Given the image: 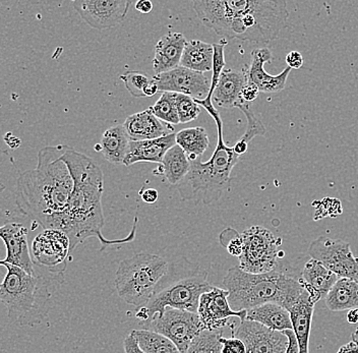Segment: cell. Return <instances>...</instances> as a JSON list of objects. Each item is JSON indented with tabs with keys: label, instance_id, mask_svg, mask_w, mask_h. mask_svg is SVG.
<instances>
[{
	"label": "cell",
	"instance_id": "obj_1",
	"mask_svg": "<svg viewBox=\"0 0 358 353\" xmlns=\"http://www.w3.org/2000/svg\"><path fill=\"white\" fill-rule=\"evenodd\" d=\"M62 160L69 167L73 180V189L69 205L60 225L71 240V252L90 238H97L102 250L109 245H124L136 238L138 217H134L133 229L127 238L122 240H106L102 228L105 219L103 215L102 194L104 192V174L99 165L89 156L66 147Z\"/></svg>",
	"mask_w": 358,
	"mask_h": 353
},
{
	"label": "cell",
	"instance_id": "obj_2",
	"mask_svg": "<svg viewBox=\"0 0 358 353\" xmlns=\"http://www.w3.org/2000/svg\"><path fill=\"white\" fill-rule=\"evenodd\" d=\"M66 147H44L37 166L17 178V208L44 229L59 230L73 193V176L62 158Z\"/></svg>",
	"mask_w": 358,
	"mask_h": 353
},
{
	"label": "cell",
	"instance_id": "obj_3",
	"mask_svg": "<svg viewBox=\"0 0 358 353\" xmlns=\"http://www.w3.org/2000/svg\"><path fill=\"white\" fill-rule=\"evenodd\" d=\"M192 6L217 35L254 43L276 39L289 17L287 4L278 0H194Z\"/></svg>",
	"mask_w": 358,
	"mask_h": 353
},
{
	"label": "cell",
	"instance_id": "obj_4",
	"mask_svg": "<svg viewBox=\"0 0 358 353\" xmlns=\"http://www.w3.org/2000/svg\"><path fill=\"white\" fill-rule=\"evenodd\" d=\"M223 285L229 291L228 301L235 312L268 303H277L289 312L308 294L301 271L286 268L280 262L276 269L264 274L246 273L239 267L231 268L224 277Z\"/></svg>",
	"mask_w": 358,
	"mask_h": 353
},
{
	"label": "cell",
	"instance_id": "obj_5",
	"mask_svg": "<svg viewBox=\"0 0 358 353\" xmlns=\"http://www.w3.org/2000/svg\"><path fill=\"white\" fill-rule=\"evenodd\" d=\"M212 97L209 94L205 99L194 101L203 107L216 122L218 129L216 148L207 162L190 161L189 173L176 185L183 201H194L196 204H213L220 200L224 193L230 191L231 172L241 158L235 153L234 147H228L224 142L222 118L215 108Z\"/></svg>",
	"mask_w": 358,
	"mask_h": 353
},
{
	"label": "cell",
	"instance_id": "obj_6",
	"mask_svg": "<svg viewBox=\"0 0 358 353\" xmlns=\"http://www.w3.org/2000/svg\"><path fill=\"white\" fill-rule=\"evenodd\" d=\"M214 286L208 280V273L187 259L169 264L166 274L155 288L153 296L145 307L138 308L136 317L140 322L151 321L165 308L198 312L201 294Z\"/></svg>",
	"mask_w": 358,
	"mask_h": 353
},
{
	"label": "cell",
	"instance_id": "obj_7",
	"mask_svg": "<svg viewBox=\"0 0 358 353\" xmlns=\"http://www.w3.org/2000/svg\"><path fill=\"white\" fill-rule=\"evenodd\" d=\"M0 266L6 269L0 283V303L6 307L11 323L21 327H34L41 323L50 297L47 279L39 273H27L2 260Z\"/></svg>",
	"mask_w": 358,
	"mask_h": 353
},
{
	"label": "cell",
	"instance_id": "obj_8",
	"mask_svg": "<svg viewBox=\"0 0 358 353\" xmlns=\"http://www.w3.org/2000/svg\"><path fill=\"white\" fill-rule=\"evenodd\" d=\"M168 266L169 263L158 254L147 252L125 259L118 266L114 281L118 296L134 307H145L166 274Z\"/></svg>",
	"mask_w": 358,
	"mask_h": 353
},
{
	"label": "cell",
	"instance_id": "obj_9",
	"mask_svg": "<svg viewBox=\"0 0 358 353\" xmlns=\"http://www.w3.org/2000/svg\"><path fill=\"white\" fill-rule=\"evenodd\" d=\"M243 254L239 266L250 274L268 273L279 265L278 247L281 240L263 226H252L241 234Z\"/></svg>",
	"mask_w": 358,
	"mask_h": 353
},
{
	"label": "cell",
	"instance_id": "obj_10",
	"mask_svg": "<svg viewBox=\"0 0 358 353\" xmlns=\"http://www.w3.org/2000/svg\"><path fill=\"white\" fill-rule=\"evenodd\" d=\"M143 330L153 331L176 344L181 353L187 352L194 337L203 332L196 312L166 308L163 314L156 315L151 321L140 322Z\"/></svg>",
	"mask_w": 358,
	"mask_h": 353
},
{
	"label": "cell",
	"instance_id": "obj_11",
	"mask_svg": "<svg viewBox=\"0 0 358 353\" xmlns=\"http://www.w3.org/2000/svg\"><path fill=\"white\" fill-rule=\"evenodd\" d=\"M30 251L37 269L46 270L50 274H62L71 252V240L60 230L43 229L34 238Z\"/></svg>",
	"mask_w": 358,
	"mask_h": 353
},
{
	"label": "cell",
	"instance_id": "obj_12",
	"mask_svg": "<svg viewBox=\"0 0 358 353\" xmlns=\"http://www.w3.org/2000/svg\"><path fill=\"white\" fill-rule=\"evenodd\" d=\"M308 254L313 260L337 275L338 278L358 281V258L353 256L350 243L347 241L322 236L312 241Z\"/></svg>",
	"mask_w": 358,
	"mask_h": 353
},
{
	"label": "cell",
	"instance_id": "obj_13",
	"mask_svg": "<svg viewBox=\"0 0 358 353\" xmlns=\"http://www.w3.org/2000/svg\"><path fill=\"white\" fill-rule=\"evenodd\" d=\"M131 4L129 0H77L73 2V8L83 21L99 31L122 24Z\"/></svg>",
	"mask_w": 358,
	"mask_h": 353
},
{
	"label": "cell",
	"instance_id": "obj_14",
	"mask_svg": "<svg viewBox=\"0 0 358 353\" xmlns=\"http://www.w3.org/2000/svg\"><path fill=\"white\" fill-rule=\"evenodd\" d=\"M229 291L225 288L213 287L210 291L201 294L199 301V318L203 329L209 331L222 330L231 318H239L245 321L248 310L235 312L228 301Z\"/></svg>",
	"mask_w": 358,
	"mask_h": 353
},
{
	"label": "cell",
	"instance_id": "obj_15",
	"mask_svg": "<svg viewBox=\"0 0 358 353\" xmlns=\"http://www.w3.org/2000/svg\"><path fill=\"white\" fill-rule=\"evenodd\" d=\"M159 91L171 92L189 96L194 100H203L209 95L211 79L203 73L190 71L179 66L178 68L155 75L153 77Z\"/></svg>",
	"mask_w": 358,
	"mask_h": 353
},
{
	"label": "cell",
	"instance_id": "obj_16",
	"mask_svg": "<svg viewBox=\"0 0 358 353\" xmlns=\"http://www.w3.org/2000/svg\"><path fill=\"white\" fill-rule=\"evenodd\" d=\"M234 336L245 343L246 353H285L288 346L283 333L246 319L241 322Z\"/></svg>",
	"mask_w": 358,
	"mask_h": 353
},
{
	"label": "cell",
	"instance_id": "obj_17",
	"mask_svg": "<svg viewBox=\"0 0 358 353\" xmlns=\"http://www.w3.org/2000/svg\"><path fill=\"white\" fill-rule=\"evenodd\" d=\"M29 229L22 223L10 222L0 226V240L6 245V257L3 262L17 266L27 273H38L34 265L29 245Z\"/></svg>",
	"mask_w": 358,
	"mask_h": 353
},
{
	"label": "cell",
	"instance_id": "obj_18",
	"mask_svg": "<svg viewBox=\"0 0 358 353\" xmlns=\"http://www.w3.org/2000/svg\"><path fill=\"white\" fill-rule=\"evenodd\" d=\"M272 58V51L270 49H255L252 52L250 68L246 71L248 82L256 85L262 93L274 94L281 92L285 88L286 82L289 77L290 68H286L276 75H270L265 71V64L271 62Z\"/></svg>",
	"mask_w": 358,
	"mask_h": 353
},
{
	"label": "cell",
	"instance_id": "obj_19",
	"mask_svg": "<svg viewBox=\"0 0 358 353\" xmlns=\"http://www.w3.org/2000/svg\"><path fill=\"white\" fill-rule=\"evenodd\" d=\"M123 127L133 141L155 140L174 133L173 127L157 118L151 107L129 115Z\"/></svg>",
	"mask_w": 358,
	"mask_h": 353
},
{
	"label": "cell",
	"instance_id": "obj_20",
	"mask_svg": "<svg viewBox=\"0 0 358 353\" xmlns=\"http://www.w3.org/2000/svg\"><path fill=\"white\" fill-rule=\"evenodd\" d=\"M176 134L155 140L131 141L129 152L123 165L131 166L134 163L148 162L162 164L163 158L168 150L176 146Z\"/></svg>",
	"mask_w": 358,
	"mask_h": 353
},
{
	"label": "cell",
	"instance_id": "obj_21",
	"mask_svg": "<svg viewBox=\"0 0 358 353\" xmlns=\"http://www.w3.org/2000/svg\"><path fill=\"white\" fill-rule=\"evenodd\" d=\"M246 82V71L224 69L213 93L212 101L222 108H237L245 102L241 98V91Z\"/></svg>",
	"mask_w": 358,
	"mask_h": 353
},
{
	"label": "cell",
	"instance_id": "obj_22",
	"mask_svg": "<svg viewBox=\"0 0 358 353\" xmlns=\"http://www.w3.org/2000/svg\"><path fill=\"white\" fill-rule=\"evenodd\" d=\"M187 43L185 35L181 33H168L159 40L153 59V69L156 75L166 73L180 66Z\"/></svg>",
	"mask_w": 358,
	"mask_h": 353
},
{
	"label": "cell",
	"instance_id": "obj_23",
	"mask_svg": "<svg viewBox=\"0 0 358 353\" xmlns=\"http://www.w3.org/2000/svg\"><path fill=\"white\" fill-rule=\"evenodd\" d=\"M315 303L317 301L310 294H308L289 310L292 330L296 336L299 353H308V343H310Z\"/></svg>",
	"mask_w": 358,
	"mask_h": 353
},
{
	"label": "cell",
	"instance_id": "obj_24",
	"mask_svg": "<svg viewBox=\"0 0 358 353\" xmlns=\"http://www.w3.org/2000/svg\"><path fill=\"white\" fill-rule=\"evenodd\" d=\"M131 138L123 124L107 129L101 138V153L109 163L122 165L129 152Z\"/></svg>",
	"mask_w": 358,
	"mask_h": 353
},
{
	"label": "cell",
	"instance_id": "obj_25",
	"mask_svg": "<svg viewBox=\"0 0 358 353\" xmlns=\"http://www.w3.org/2000/svg\"><path fill=\"white\" fill-rule=\"evenodd\" d=\"M246 321L257 322L268 329L278 332L292 330L290 312L277 303H268L250 308L246 314Z\"/></svg>",
	"mask_w": 358,
	"mask_h": 353
},
{
	"label": "cell",
	"instance_id": "obj_26",
	"mask_svg": "<svg viewBox=\"0 0 358 353\" xmlns=\"http://www.w3.org/2000/svg\"><path fill=\"white\" fill-rule=\"evenodd\" d=\"M331 312H344L358 308V281L339 278L324 298Z\"/></svg>",
	"mask_w": 358,
	"mask_h": 353
},
{
	"label": "cell",
	"instance_id": "obj_27",
	"mask_svg": "<svg viewBox=\"0 0 358 353\" xmlns=\"http://www.w3.org/2000/svg\"><path fill=\"white\" fill-rule=\"evenodd\" d=\"M214 48L212 44L205 43L201 40L187 42L181 57L180 66L196 73H205L212 71Z\"/></svg>",
	"mask_w": 358,
	"mask_h": 353
},
{
	"label": "cell",
	"instance_id": "obj_28",
	"mask_svg": "<svg viewBox=\"0 0 358 353\" xmlns=\"http://www.w3.org/2000/svg\"><path fill=\"white\" fill-rule=\"evenodd\" d=\"M301 277L306 284L312 286L313 289L317 290L323 298H326L327 294L330 291L331 288L337 282V275L333 273L328 268L324 267L323 264L310 259L304 264L301 270Z\"/></svg>",
	"mask_w": 358,
	"mask_h": 353
},
{
	"label": "cell",
	"instance_id": "obj_29",
	"mask_svg": "<svg viewBox=\"0 0 358 353\" xmlns=\"http://www.w3.org/2000/svg\"><path fill=\"white\" fill-rule=\"evenodd\" d=\"M190 169V161L182 149L176 145L168 150L160 166V173L165 176L168 182L178 185Z\"/></svg>",
	"mask_w": 358,
	"mask_h": 353
},
{
	"label": "cell",
	"instance_id": "obj_30",
	"mask_svg": "<svg viewBox=\"0 0 358 353\" xmlns=\"http://www.w3.org/2000/svg\"><path fill=\"white\" fill-rule=\"evenodd\" d=\"M176 142L189 161L198 160L210 146L207 131L201 127L181 129L176 134Z\"/></svg>",
	"mask_w": 358,
	"mask_h": 353
},
{
	"label": "cell",
	"instance_id": "obj_31",
	"mask_svg": "<svg viewBox=\"0 0 358 353\" xmlns=\"http://www.w3.org/2000/svg\"><path fill=\"white\" fill-rule=\"evenodd\" d=\"M131 334L145 353H181L173 342L153 331L134 330Z\"/></svg>",
	"mask_w": 358,
	"mask_h": 353
},
{
	"label": "cell",
	"instance_id": "obj_32",
	"mask_svg": "<svg viewBox=\"0 0 358 353\" xmlns=\"http://www.w3.org/2000/svg\"><path fill=\"white\" fill-rule=\"evenodd\" d=\"M223 330H203L189 344L185 353H221Z\"/></svg>",
	"mask_w": 358,
	"mask_h": 353
},
{
	"label": "cell",
	"instance_id": "obj_33",
	"mask_svg": "<svg viewBox=\"0 0 358 353\" xmlns=\"http://www.w3.org/2000/svg\"><path fill=\"white\" fill-rule=\"evenodd\" d=\"M152 111L157 118L167 124H178L179 117L176 108V94L171 92H164L158 100L151 107Z\"/></svg>",
	"mask_w": 358,
	"mask_h": 353
},
{
	"label": "cell",
	"instance_id": "obj_34",
	"mask_svg": "<svg viewBox=\"0 0 358 353\" xmlns=\"http://www.w3.org/2000/svg\"><path fill=\"white\" fill-rule=\"evenodd\" d=\"M237 108L243 111L246 120H248V127H246L245 133L243 134V137L239 140L241 143L248 145L250 141L257 137V136H265L266 127L264 126L263 122L255 115L254 111L250 108V103L243 102Z\"/></svg>",
	"mask_w": 358,
	"mask_h": 353
},
{
	"label": "cell",
	"instance_id": "obj_35",
	"mask_svg": "<svg viewBox=\"0 0 358 353\" xmlns=\"http://www.w3.org/2000/svg\"><path fill=\"white\" fill-rule=\"evenodd\" d=\"M120 79L124 82L125 88L134 98L145 97V88L151 80L143 71H127L120 75Z\"/></svg>",
	"mask_w": 358,
	"mask_h": 353
},
{
	"label": "cell",
	"instance_id": "obj_36",
	"mask_svg": "<svg viewBox=\"0 0 358 353\" xmlns=\"http://www.w3.org/2000/svg\"><path fill=\"white\" fill-rule=\"evenodd\" d=\"M176 108L179 117V124H189L196 120L201 114V107L194 99L182 94H176Z\"/></svg>",
	"mask_w": 358,
	"mask_h": 353
},
{
	"label": "cell",
	"instance_id": "obj_37",
	"mask_svg": "<svg viewBox=\"0 0 358 353\" xmlns=\"http://www.w3.org/2000/svg\"><path fill=\"white\" fill-rule=\"evenodd\" d=\"M227 45V41L222 40L220 43L213 44L214 48V58H213V69L211 77V89L210 94L214 93L217 85H218L219 79H220L221 73L225 68V59H224V51L225 46Z\"/></svg>",
	"mask_w": 358,
	"mask_h": 353
},
{
	"label": "cell",
	"instance_id": "obj_38",
	"mask_svg": "<svg viewBox=\"0 0 358 353\" xmlns=\"http://www.w3.org/2000/svg\"><path fill=\"white\" fill-rule=\"evenodd\" d=\"M220 341L222 344L221 353H246L245 343L234 335H232L231 338L221 337Z\"/></svg>",
	"mask_w": 358,
	"mask_h": 353
},
{
	"label": "cell",
	"instance_id": "obj_39",
	"mask_svg": "<svg viewBox=\"0 0 358 353\" xmlns=\"http://www.w3.org/2000/svg\"><path fill=\"white\" fill-rule=\"evenodd\" d=\"M261 93L256 85L252 84V82H246L245 87H243V91H241V98L243 101L246 103H250L255 101L257 99L259 94Z\"/></svg>",
	"mask_w": 358,
	"mask_h": 353
},
{
	"label": "cell",
	"instance_id": "obj_40",
	"mask_svg": "<svg viewBox=\"0 0 358 353\" xmlns=\"http://www.w3.org/2000/svg\"><path fill=\"white\" fill-rule=\"evenodd\" d=\"M285 62L287 64L288 68L299 69L303 64V57H302L301 53H299V51H291L290 53L286 55Z\"/></svg>",
	"mask_w": 358,
	"mask_h": 353
},
{
	"label": "cell",
	"instance_id": "obj_41",
	"mask_svg": "<svg viewBox=\"0 0 358 353\" xmlns=\"http://www.w3.org/2000/svg\"><path fill=\"white\" fill-rule=\"evenodd\" d=\"M227 251L231 256L241 257L243 254V238L241 236L236 234L234 238L228 243Z\"/></svg>",
	"mask_w": 358,
	"mask_h": 353
},
{
	"label": "cell",
	"instance_id": "obj_42",
	"mask_svg": "<svg viewBox=\"0 0 358 353\" xmlns=\"http://www.w3.org/2000/svg\"><path fill=\"white\" fill-rule=\"evenodd\" d=\"M282 333L288 339V346L286 348L285 353H299V343H297L296 336H295L293 330H285Z\"/></svg>",
	"mask_w": 358,
	"mask_h": 353
},
{
	"label": "cell",
	"instance_id": "obj_43",
	"mask_svg": "<svg viewBox=\"0 0 358 353\" xmlns=\"http://www.w3.org/2000/svg\"><path fill=\"white\" fill-rule=\"evenodd\" d=\"M123 348H124L125 353H145L142 350H141L138 342H136V338H134L131 334H129V336L124 339V342H123Z\"/></svg>",
	"mask_w": 358,
	"mask_h": 353
},
{
	"label": "cell",
	"instance_id": "obj_44",
	"mask_svg": "<svg viewBox=\"0 0 358 353\" xmlns=\"http://www.w3.org/2000/svg\"><path fill=\"white\" fill-rule=\"evenodd\" d=\"M140 194L143 202H145V204L153 205L158 200L159 194L155 189H143Z\"/></svg>",
	"mask_w": 358,
	"mask_h": 353
},
{
	"label": "cell",
	"instance_id": "obj_45",
	"mask_svg": "<svg viewBox=\"0 0 358 353\" xmlns=\"http://www.w3.org/2000/svg\"><path fill=\"white\" fill-rule=\"evenodd\" d=\"M136 10L138 12L147 15V13H151L152 10H153V3L150 0H140V1L136 3Z\"/></svg>",
	"mask_w": 358,
	"mask_h": 353
},
{
	"label": "cell",
	"instance_id": "obj_46",
	"mask_svg": "<svg viewBox=\"0 0 358 353\" xmlns=\"http://www.w3.org/2000/svg\"><path fill=\"white\" fill-rule=\"evenodd\" d=\"M157 92H159L158 86H157L155 80L152 78L149 84H148L147 87L145 88V97H153L154 95H156Z\"/></svg>",
	"mask_w": 358,
	"mask_h": 353
},
{
	"label": "cell",
	"instance_id": "obj_47",
	"mask_svg": "<svg viewBox=\"0 0 358 353\" xmlns=\"http://www.w3.org/2000/svg\"><path fill=\"white\" fill-rule=\"evenodd\" d=\"M337 353H358V344L355 341L348 342L345 345L341 346Z\"/></svg>",
	"mask_w": 358,
	"mask_h": 353
},
{
	"label": "cell",
	"instance_id": "obj_48",
	"mask_svg": "<svg viewBox=\"0 0 358 353\" xmlns=\"http://www.w3.org/2000/svg\"><path fill=\"white\" fill-rule=\"evenodd\" d=\"M346 319L349 324H352V325L358 324V308H352V310H348V312H347Z\"/></svg>",
	"mask_w": 358,
	"mask_h": 353
},
{
	"label": "cell",
	"instance_id": "obj_49",
	"mask_svg": "<svg viewBox=\"0 0 358 353\" xmlns=\"http://www.w3.org/2000/svg\"><path fill=\"white\" fill-rule=\"evenodd\" d=\"M351 338H352V341L358 344V327L355 329V332L352 333V335H351Z\"/></svg>",
	"mask_w": 358,
	"mask_h": 353
},
{
	"label": "cell",
	"instance_id": "obj_50",
	"mask_svg": "<svg viewBox=\"0 0 358 353\" xmlns=\"http://www.w3.org/2000/svg\"><path fill=\"white\" fill-rule=\"evenodd\" d=\"M94 149H95L96 151H97V152H101V150H102V149H101L100 144L96 145V146L94 147Z\"/></svg>",
	"mask_w": 358,
	"mask_h": 353
}]
</instances>
